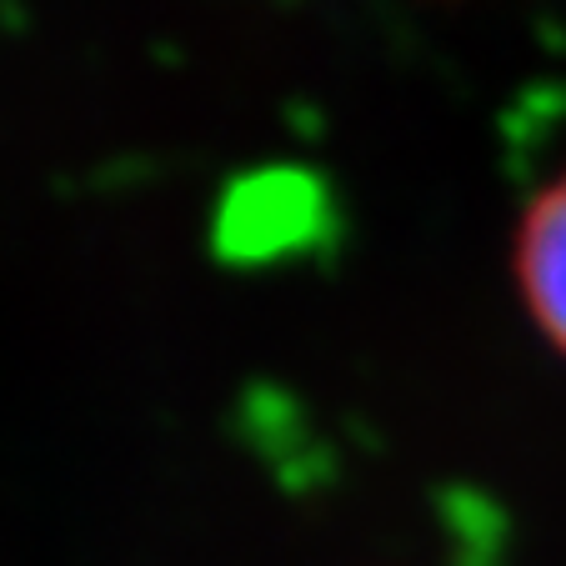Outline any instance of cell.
<instances>
[{
  "mask_svg": "<svg viewBox=\"0 0 566 566\" xmlns=\"http://www.w3.org/2000/svg\"><path fill=\"white\" fill-rule=\"evenodd\" d=\"M516 286H522V301L542 326V336L566 356V171L522 216Z\"/></svg>",
  "mask_w": 566,
  "mask_h": 566,
  "instance_id": "1",
  "label": "cell"
}]
</instances>
